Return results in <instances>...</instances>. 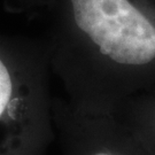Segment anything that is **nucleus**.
Segmentation results:
<instances>
[{"label":"nucleus","instance_id":"nucleus-1","mask_svg":"<svg viewBox=\"0 0 155 155\" xmlns=\"http://www.w3.org/2000/svg\"><path fill=\"white\" fill-rule=\"evenodd\" d=\"M46 50L82 109L114 113L155 83V16L140 0H66Z\"/></svg>","mask_w":155,"mask_h":155},{"label":"nucleus","instance_id":"nucleus-2","mask_svg":"<svg viewBox=\"0 0 155 155\" xmlns=\"http://www.w3.org/2000/svg\"><path fill=\"white\" fill-rule=\"evenodd\" d=\"M46 48L0 38V155H46L55 139Z\"/></svg>","mask_w":155,"mask_h":155},{"label":"nucleus","instance_id":"nucleus-3","mask_svg":"<svg viewBox=\"0 0 155 155\" xmlns=\"http://www.w3.org/2000/svg\"><path fill=\"white\" fill-rule=\"evenodd\" d=\"M53 121L60 155H153L115 113L86 110L53 98Z\"/></svg>","mask_w":155,"mask_h":155}]
</instances>
